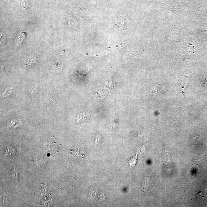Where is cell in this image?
I'll return each mask as SVG.
<instances>
[{"label": "cell", "mask_w": 207, "mask_h": 207, "mask_svg": "<svg viewBox=\"0 0 207 207\" xmlns=\"http://www.w3.org/2000/svg\"><path fill=\"white\" fill-rule=\"evenodd\" d=\"M189 76L185 75L181 76L179 79V83L181 88V91H182V93L184 96V89L189 83Z\"/></svg>", "instance_id": "6da1fadb"}, {"label": "cell", "mask_w": 207, "mask_h": 207, "mask_svg": "<svg viewBox=\"0 0 207 207\" xmlns=\"http://www.w3.org/2000/svg\"><path fill=\"white\" fill-rule=\"evenodd\" d=\"M25 36V32H23L20 34L19 37H18V40H17V45L18 46H19L21 45L23 39H24Z\"/></svg>", "instance_id": "277c9868"}, {"label": "cell", "mask_w": 207, "mask_h": 207, "mask_svg": "<svg viewBox=\"0 0 207 207\" xmlns=\"http://www.w3.org/2000/svg\"><path fill=\"white\" fill-rule=\"evenodd\" d=\"M12 174L13 176V177L15 178V179H16L17 180L18 179V169H16V168H14L12 169V170L11 171Z\"/></svg>", "instance_id": "5b68a950"}, {"label": "cell", "mask_w": 207, "mask_h": 207, "mask_svg": "<svg viewBox=\"0 0 207 207\" xmlns=\"http://www.w3.org/2000/svg\"><path fill=\"white\" fill-rule=\"evenodd\" d=\"M90 115L89 114L85 113H80L78 114V123L86 121L89 118Z\"/></svg>", "instance_id": "7a4b0ae2"}, {"label": "cell", "mask_w": 207, "mask_h": 207, "mask_svg": "<svg viewBox=\"0 0 207 207\" xmlns=\"http://www.w3.org/2000/svg\"><path fill=\"white\" fill-rule=\"evenodd\" d=\"M11 93V89H8L7 90L6 92V93H5V94H6V93H7L6 94H5V96H8L10 95L9 94L10 93Z\"/></svg>", "instance_id": "8992f818"}, {"label": "cell", "mask_w": 207, "mask_h": 207, "mask_svg": "<svg viewBox=\"0 0 207 207\" xmlns=\"http://www.w3.org/2000/svg\"><path fill=\"white\" fill-rule=\"evenodd\" d=\"M16 154V150L14 148L9 147L7 148L6 150L5 156L8 157H12L14 156Z\"/></svg>", "instance_id": "3957f363"}]
</instances>
